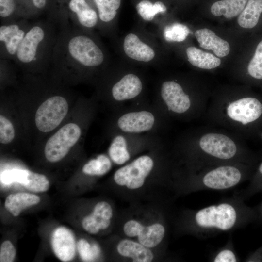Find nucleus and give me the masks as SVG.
I'll return each mask as SVG.
<instances>
[{"instance_id": "23", "label": "nucleus", "mask_w": 262, "mask_h": 262, "mask_svg": "<svg viewBox=\"0 0 262 262\" xmlns=\"http://www.w3.org/2000/svg\"><path fill=\"white\" fill-rule=\"evenodd\" d=\"M248 0H222L214 2L211 7L215 16L223 15L227 19L232 18L240 14Z\"/></svg>"}, {"instance_id": "7", "label": "nucleus", "mask_w": 262, "mask_h": 262, "mask_svg": "<svg viewBox=\"0 0 262 262\" xmlns=\"http://www.w3.org/2000/svg\"><path fill=\"white\" fill-rule=\"evenodd\" d=\"M154 165L149 156L142 155L131 163L119 168L114 173V180L118 186L131 190L143 186Z\"/></svg>"}, {"instance_id": "38", "label": "nucleus", "mask_w": 262, "mask_h": 262, "mask_svg": "<svg viewBox=\"0 0 262 262\" xmlns=\"http://www.w3.org/2000/svg\"><path fill=\"white\" fill-rule=\"evenodd\" d=\"M14 10V0H0V16L1 18L9 17Z\"/></svg>"}, {"instance_id": "35", "label": "nucleus", "mask_w": 262, "mask_h": 262, "mask_svg": "<svg viewBox=\"0 0 262 262\" xmlns=\"http://www.w3.org/2000/svg\"><path fill=\"white\" fill-rule=\"evenodd\" d=\"M29 170L13 169L3 171L0 175V181L5 184L17 182L23 185L27 181Z\"/></svg>"}, {"instance_id": "31", "label": "nucleus", "mask_w": 262, "mask_h": 262, "mask_svg": "<svg viewBox=\"0 0 262 262\" xmlns=\"http://www.w3.org/2000/svg\"><path fill=\"white\" fill-rule=\"evenodd\" d=\"M189 33L186 25L174 23L164 28L163 35L168 42H182L186 39Z\"/></svg>"}, {"instance_id": "20", "label": "nucleus", "mask_w": 262, "mask_h": 262, "mask_svg": "<svg viewBox=\"0 0 262 262\" xmlns=\"http://www.w3.org/2000/svg\"><path fill=\"white\" fill-rule=\"evenodd\" d=\"M68 6L76 15V23L77 22L81 26L90 29L97 24V14L85 0H71Z\"/></svg>"}, {"instance_id": "10", "label": "nucleus", "mask_w": 262, "mask_h": 262, "mask_svg": "<svg viewBox=\"0 0 262 262\" xmlns=\"http://www.w3.org/2000/svg\"><path fill=\"white\" fill-rule=\"evenodd\" d=\"M123 231L126 236L136 237L138 242L150 248L160 244L166 234V228L162 223L144 225L139 221L132 219L125 223Z\"/></svg>"}, {"instance_id": "37", "label": "nucleus", "mask_w": 262, "mask_h": 262, "mask_svg": "<svg viewBox=\"0 0 262 262\" xmlns=\"http://www.w3.org/2000/svg\"><path fill=\"white\" fill-rule=\"evenodd\" d=\"M16 255V250L10 241H5L1 244L0 249V262H12Z\"/></svg>"}, {"instance_id": "19", "label": "nucleus", "mask_w": 262, "mask_h": 262, "mask_svg": "<svg viewBox=\"0 0 262 262\" xmlns=\"http://www.w3.org/2000/svg\"><path fill=\"white\" fill-rule=\"evenodd\" d=\"M123 46L125 54L132 59L147 62L155 57V52L152 48L134 33H130L126 36Z\"/></svg>"}, {"instance_id": "27", "label": "nucleus", "mask_w": 262, "mask_h": 262, "mask_svg": "<svg viewBox=\"0 0 262 262\" xmlns=\"http://www.w3.org/2000/svg\"><path fill=\"white\" fill-rule=\"evenodd\" d=\"M98 8V17L104 22L111 21L115 17L121 4V0H94Z\"/></svg>"}, {"instance_id": "39", "label": "nucleus", "mask_w": 262, "mask_h": 262, "mask_svg": "<svg viewBox=\"0 0 262 262\" xmlns=\"http://www.w3.org/2000/svg\"><path fill=\"white\" fill-rule=\"evenodd\" d=\"M245 262H262V246L247 256Z\"/></svg>"}, {"instance_id": "13", "label": "nucleus", "mask_w": 262, "mask_h": 262, "mask_svg": "<svg viewBox=\"0 0 262 262\" xmlns=\"http://www.w3.org/2000/svg\"><path fill=\"white\" fill-rule=\"evenodd\" d=\"M113 216L111 205L106 201H99L95 205L92 212L83 218L82 226L90 234H96L110 226Z\"/></svg>"}, {"instance_id": "6", "label": "nucleus", "mask_w": 262, "mask_h": 262, "mask_svg": "<svg viewBox=\"0 0 262 262\" xmlns=\"http://www.w3.org/2000/svg\"><path fill=\"white\" fill-rule=\"evenodd\" d=\"M220 108L225 123L241 127L247 135L259 133L262 128V98L245 96L222 103Z\"/></svg>"}, {"instance_id": "18", "label": "nucleus", "mask_w": 262, "mask_h": 262, "mask_svg": "<svg viewBox=\"0 0 262 262\" xmlns=\"http://www.w3.org/2000/svg\"><path fill=\"white\" fill-rule=\"evenodd\" d=\"M195 35L200 47L212 50L217 56L223 57L229 53V43L217 36L211 30L207 28L197 30Z\"/></svg>"}, {"instance_id": "9", "label": "nucleus", "mask_w": 262, "mask_h": 262, "mask_svg": "<svg viewBox=\"0 0 262 262\" xmlns=\"http://www.w3.org/2000/svg\"><path fill=\"white\" fill-rule=\"evenodd\" d=\"M68 110L66 100L62 96L51 97L39 107L35 121L37 129L47 132L55 129L62 121Z\"/></svg>"}, {"instance_id": "25", "label": "nucleus", "mask_w": 262, "mask_h": 262, "mask_svg": "<svg viewBox=\"0 0 262 262\" xmlns=\"http://www.w3.org/2000/svg\"><path fill=\"white\" fill-rule=\"evenodd\" d=\"M108 152L111 160L118 165L124 164L130 158L126 140L122 135H117L113 139Z\"/></svg>"}, {"instance_id": "17", "label": "nucleus", "mask_w": 262, "mask_h": 262, "mask_svg": "<svg viewBox=\"0 0 262 262\" xmlns=\"http://www.w3.org/2000/svg\"><path fill=\"white\" fill-rule=\"evenodd\" d=\"M116 250L120 256L130 259L133 262H150L154 258L151 248L129 239L120 240Z\"/></svg>"}, {"instance_id": "3", "label": "nucleus", "mask_w": 262, "mask_h": 262, "mask_svg": "<svg viewBox=\"0 0 262 262\" xmlns=\"http://www.w3.org/2000/svg\"><path fill=\"white\" fill-rule=\"evenodd\" d=\"M257 165L229 163L212 165L191 171L177 187L184 192L202 190L224 191L250 180Z\"/></svg>"}, {"instance_id": "21", "label": "nucleus", "mask_w": 262, "mask_h": 262, "mask_svg": "<svg viewBox=\"0 0 262 262\" xmlns=\"http://www.w3.org/2000/svg\"><path fill=\"white\" fill-rule=\"evenodd\" d=\"M40 197L27 193H18L8 195L5 201V207L14 216H17L21 211L30 206L38 204Z\"/></svg>"}, {"instance_id": "12", "label": "nucleus", "mask_w": 262, "mask_h": 262, "mask_svg": "<svg viewBox=\"0 0 262 262\" xmlns=\"http://www.w3.org/2000/svg\"><path fill=\"white\" fill-rule=\"evenodd\" d=\"M29 27L25 22L21 21L0 26L1 49L4 52L5 58H14Z\"/></svg>"}, {"instance_id": "8", "label": "nucleus", "mask_w": 262, "mask_h": 262, "mask_svg": "<svg viewBox=\"0 0 262 262\" xmlns=\"http://www.w3.org/2000/svg\"><path fill=\"white\" fill-rule=\"evenodd\" d=\"M81 133L80 127L75 123L62 127L47 142L44 149L46 159L50 162L62 159L77 143Z\"/></svg>"}, {"instance_id": "32", "label": "nucleus", "mask_w": 262, "mask_h": 262, "mask_svg": "<svg viewBox=\"0 0 262 262\" xmlns=\"http://www.w3.org/2000/svg\"><path fill=\"white\" fill-rule=\"evenodd\" d=\"M23 186L34 192H44L49 188V182L45 175L29 171L27 181Z\"/></svg>"}, {"instance_id": "41", "label": "nucleus", "mask_w": 262, "mask_h": 262, "mask_svg": "<svg viewBox=\"0 0 262 262\" xmlns=\"http://www.w3.org/2000/svg\"><path fill=\"white\" fill-rule=\"evenodd\" d=\"M35 7L38 9H42L45 7L47 0H32Z\"/></svg>"}, {"instance_id": "15", "label": "nucleus", "mask_w": 262, "mask_h": 262, "mask_svg": "<svg viewBox=\"0 0 262 262\" xmlns=\"http://www.w3.org/2000/svg\"><path fill=\"white\" fill-rule=\"evenodd\" d=\"M52 249L56 257L63 262H68L75 254V240L70 230L60 227L53 231L51 237Z\"/></svg>"}, {"instance_id": "42", "label": "nucleus", "mask_w": 262, "mask_h": 262, "mask_svg": "<svg viewBox=\"0 0 262 262\" xmlns=\"http://www.w3.org/2000/svg\"><path fill=\"white\" fill-rule=\"evenodd\" d=\"M260 134V135H261V139L262 140V129H261L260 132H259Z\"/></svg>"}, {"instance_id": "26", "label": "nucleus", "mask_w": 262, "mask_h": 262, "mask_svg": "<svg viewBox=\"0 0 262 262\" xmlns=\"http://www.w3.org/2000/svg\"><path fill=\"white\" fill-rule=\"evenodd\" d=\"M110 160L105 155L100 154L96 159L90 160L84 165L83 172L92 176H100L107 173L111 168Z\"/></svg>"}, {"instance_id": "24", "label": "nucleus", "mask_w": 262, "mask_h": 262, "mask_svg": "<svg viewBox=\"0 0 262 262\" xmlns=\"http://www.w3.org/2000/svg\"><path fill=\"white\" fill-rule=\"evenodd\" d=\"M262 12V0H248L238 17L239 25L246 29L254 27Z\"/></svg>"}, {"instance_id": "14", "label": "nucleus", "mask_w": 262, "mask_h": 262, "mask_svg": "<svg viewBox=\"0 0 262 262\" xmlns=\"http://www.w3.org/2000/svg\"><path fill=\"white\" fill-rule=\"evenodd\" d=\"M155 120L154 115L149 111L131 112L122 115L117 120V125L124 132L138 133L151 130Z\"/></svg>"}, {"instance_id": "1", "label": "nucleus", "mask_w": 262, "mask_h": 262, "mask_svg": "<svg viewBox=\"0 0 262 262\" xmlns=\"http://www.w3.org/2000/svg\"><path fill=\"white\" fill-rule=\"evenodd\" d=\"M234 194L232 197L204 208L185 212L180 229L200 239L231 232L257 220L254 208Z\"/></svg>"}, {"instance_id": "36", "label": "nucleus", "mask_w": 262, "mask_h": 262, "mask_svg": "<svg viewBox=\"0 0 262 262\" xmlns=\"http://www.w3.org/2000/svg\"><path fill=\"white\" fill-rule=\"evenodd\" d=\"M15 136V130L12 123L2 115L0 116V142L8 144Z\"/></svg>"}, {"instance_id": "11", "label": "nucleus", "mask_w": 262, "mask_h": 262, "mask_svg": "<svg viewBox=\"0 0 262 262\" xmlns=\"http://www.w3.org/2000/svg\"><path fill=\"white\" fill-rule=\"evenodd\" d=\"M161 95L168 110L174 114H184L190 111L192 106L190 96L174 81H166L162 83Z\"/></svg>"}, {"instance_id": "29", "label": "nucleus", "mask_w": 262, "mask_h": 262, "mask_svg": "<svg viewBox=\"0 0 262 262\" xmlns=\"http://www.w3.org/2000/svg\"><path fill=\"white\" fill-rule=\"evenodd\" d=\"M136 9L141 17L147 21L153 20L157 14L164 13L167 10L166 6L162 2L156 1L153 4L148 0L141 1L137 4Z\"/></svg>"}, {"instance_id": "22", "label": "nucleus", "mask_w": 262, "mask_h": 262, "mask_svg": "<svg viewBox=\"0 0 262 262\" xmlns=\"http://www.w3.org/2000/svg\"><path fill=\"white\" fill-rule=\"evenodd\" d=\"M188 61L193 66L204 69L215 68L221 64V60L212 53L195 47H189L186 50Z\"/></svg>"}, {"instance_id": "33", "label": "nucleus", "mask_w": 262, "mask_h": 262, "mask_svg": "<svg viewBox=\"0 0 262 262\" xmlns=\"http://www.w3.org/2000/svg\"><path fill=\"white\" fill-rule=\"evenodd\" d=\"M247 72L252 78L262 80V40L258 44L254 55L248 64Z\"/></svg>"}, {"instance_id": "34", "label": "nucleus", "mask_w": 262, "mask_h": 262, "mask_svg": "<svg viewBox=\"0 0 262 262\" xmlns=\"http://www.w3.org/2000/svg\"><path fill=\"white\" fill-rule=\"evenodd\" d=\"M77 249L81 259L84 262H92L99 256V248L96 244L91 245L84 239H81L77 243Z\"/></svg>"}, {"instance_id": "2", "label": "nucleus", "mask_w": 262, "mask_h": 262, "mask_svg": "<svg viewBox=\"0 0 262 262\" xmlns=\"http://www.w3.org/2000/svg\"><path fill=\"white\" fill-rule=\"evenodd\" d=\"M188 155L191 171L229 163L257 165L258 158L235 139L218 131H208L199 136Z\"/></svg>"}, {"instance_id": "5", "label": "nucleus", "mask_w": 262, "mask_h": 262, "mask_svg": "<svg viewBox=\"0 0 262 262\" xmlns=\"http://www.w3.org/2000/svg\"><path fill=\"white\" fill-rule=\"evenodd\" d=\"M58 33L49 21L30 25L14 59L25 66L51 61Z\"/></svg>"}, {"instance_id": "40", "label": "nucleus", "mask_w": 262, "mask_h": 262, "mask_svg": "<svg viewBox=\"0 0 262 262\" xmlns=\"http://www.w3.org/2000/svg\"><path fill=\"white\" fill-rule=\"evenodd\" d=\"M257 216V220L262 221V201L254 208Z\"/></svg>"}, {"instance_id": "4", "label": "nucleus", "mask_w": 262, "mask_h": 262, "mask_svg": "<svg viewBox=\"0 0 262 262\" xmlns=\"http://www.w3.org/2000/svg\"><path fill=\"white\" fill-rule=\"evenodd\" d=\"M76 29L64 27L59 33L51 61L89 68L100 66L104 60L102 50L91 37Z\"/></svg>"}, {"instance_id": "16", "label": "nucleus", "mask_w": 262, "mask_h": 262, "mask_svg": "<svg viewBox=\"0 0 262 262\" xmlns=\"http://www.w3.org/2000/svg\"><path fill=\"white\" fill-rule=\"evenodd\" d=\"M142 83L140 78L133 74H128L116 82L112 88L113 98L121 101L134 98L142 90Z\"/></svg>"}, {"instance_id": "28", "label": "nucleus", "mask_w": 262, "mask_h": 262, "mask_svg": "<svg viewBox=\"0 0 262 262\" xmlns=\"http://www.w3.org/2000/svg\"><path fill=\"white\" fill-rule=\"evenodd\" d=\"M260 192H262V161L257 166L248 186L235 194L245 200Z\"/></svg>"}, {"instance_id": "30", "label": "nucleus", "mask_w": 262, "mask_h": 262, "mask_svg": "<svg viewBox=\"0 0 262 262\" xmlns=\"http://www.w3.org/2000/svg\"><path fill=\"white\" fill-rule=\"evenodd\" d=\"M210 261L213 262H237L240 261L234 249L231 237L225 246L219 248L211 255Z\"/></svg>"}]
</instances>
